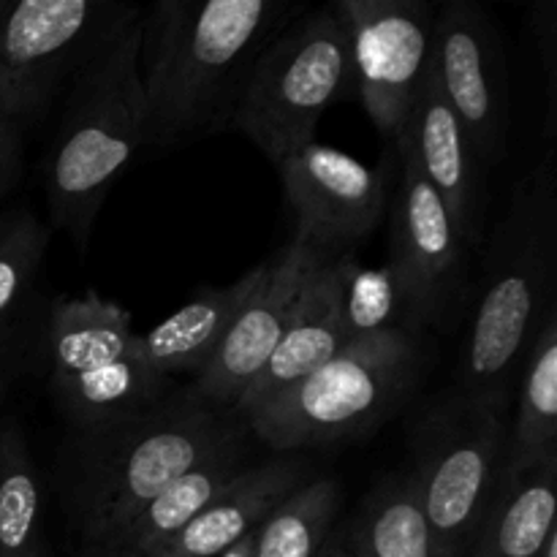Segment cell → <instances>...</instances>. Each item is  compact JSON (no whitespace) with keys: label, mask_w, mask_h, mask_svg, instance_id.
<instances>
[{"label":"cell","mask_w":557,"mask_h":557,"mask_svg":"<svg viewBox=\"0 0 557 557\" xmlns=\"http://www.w3.org/2000/svg\"><path fill=\"white\" fill-rule=\"evenodd\" d=\"M128 5L20 0L0 22V114L16 128L41 117Z\"/></svg>","instance_id":"obj_8"},{"label":"cell","mask_w":557,"mask_h":557,"mask_svg":"<svg viewBox=\"0 0 557 557\" xmlns=\"http://www.w3.org/2000/svg\"><path fill=\"white\" fill-rule=\"evenodd\" d=\"M0 406H3V403H0Z\"/></svg>","instance_id":"obj_36"},{"label":"cell","mask_w":557,"mask_h":557,"mask_svg":"<svg viewBox=\"0 0 557 557\" xmlns=\"http://www.w3.org/2000/svg\"><path fill=\"white\" fill-rule=\"evenodd\" d=\"M341 308L346 343L400 330L397 313L403 310V299L389 267L384 264L379 270H362L351 259L346 270V281H343Z\"/></svg>","instance_id":"obj_27"},{"label":"cell","mask_w":557,"mask_h":557,"mask_svg":"<svg viewBox=\"0 0 557 557\" xmlns=\"http://www.w3.org/2000/svg\"><path fill=\"white\" fill-rule=\"evenodd\" d=\"M248 455L250 444H239L201 460L188 473L174 479L158 498H152L107 549L150 555L174 533L183 531L194 517H199L250 466Z\"/></svg>","instance_id":"obj_21"},{"label":"cell","mask_w":557,"mask_h":557,"mask_svg":"<svg viewBox=\"0 0 557 557\" xmlns=\"http://www.w3.org/2000/svg\"><path fill=\"white\" fill-rule=\"evenodd\" d=\"M539 557H557V531L547 539V542H544V547H542V553H539Z\"/></svg>","instance_id":"obj_33"},{"label":"cell","mask_w":557,"mask_h":557,"mask_svg":"<svg viewBox=\"0 0 557 557\" xmlns=\"http://www.w3.org/2000/svg\"><path fill=\"white\" fill-rule=\"evenodd\" d=\"M343 536L351 557H435L428 520L408 476L375 484L357 522Z\"/></svg>","instance_id":"obj_24"},{"label":"cell","mask_w":557,"mask_h":557,"mask_svg":"<svg viewBox=\"0 0 557 557\" xmlns=\"http://www.w3.org/2000/svg\"><path fill=\"white\" fill-rule=\"evenodd\" d=\"M131 326L128 310L96 292L54 299L47 324L52 381L101 368L131 354L136 335Z\"/></svg>","instance_id":"obj_19"},{"label":"cell","mask_w":557,"mask_h":557,"mask_svg":"<svg viewBox=\"0 0 557 557\" xmlns=\"http://www.w3.org/2000/svg\"><path fill=\"white\" fill-rule=\"evenodd\" d=\"M531 25L536 33V52L544 69V96H547V117H544V136L555 139L557 134V3L542 0L533 5Z\"/></svg>","instance_id":"obj_28"},{"label":"cell","mask_w":557,"mask_h":557,"mask_svg":"<svg viewBox=\"0 0 557 557\" xmlns=\"http://www.w3.org/2000/svg\"><path fill=\"white\" fill-rule=\"evenodd\" d=\"M98 557H141L136 553H128V549H96Z\"/></svg>","instance_id":"obj_34"},{"label":"cell","mask_w":557,"mask_h":557,"mask_svg":"<svg viewBox=\"0 0 557 557\" xmlns=\"http://www.w3.org/2000/svg\"><path fill=\"white\" fill-rule=\"evenodd\" d=\"M52 228L27 207L0 212V351L16 354V330L47 256Z\"/></svg>","instance_id":"obj_26"},{"label":"cell","mask_w":557,"mask_h":557,"mask_svg":"<svg viewBox=\"0 0 557 557\" xmlns=\"http://www.w3.org/2000/svg\"><path fill=\"white\" fill-rule=\"evenodd\" d=\"M253 536L256 533H250V536H245L243 542H237L234 547H228L226 553H221L218 557H253Z\"/></svg>","instance_id":"obj_32"},{"label":"cell","mask_w":557,"mask_h":557,"mask_svg":"<svg viewBox=\"0 0 557 557\" xmlns=\"http://www.w3.org/2000/svg\"><path fill=\"white\" fill-rule=\"evenodd\" d=\"M250 438L234 408L212 406L194 389L169 392L125 419L71 430L60 455L65 511L82 542L107 549L174 479Z\"/></svg>","instance_id":"obj_1"},{"label":"cell","mask_w":557,"mask_h":557,"mask_svg":"<svg viewBox=\"0 0 557 557\" xmlns=\"http://www.w3.org/2000/svg\"><path fill=\"white\" fill-rule=\"evenodd\" d=\"M413 490L435 557H466L504 473L506 413L462 392L430 408L413 433Z\"/></svg>","instance_id":"obj_7"},{"label":"cell","mask_w":557,"mask_h":557,"mask_svg":"<svg viewBox=\"0 0 557 557\" xmlns=\"http://www.w3.org/2000/svg\"><path fill=\"white\" fill-rule=\"evenodd\" d=\"M22 177V128L0 114V201L16 188Z\"/></svg>","instance_id":"obj_29"},{"label":"cell","mask_w":557,"mask_h":557,"mask_svg":"<svg viewBox=\"0 0 557 557\" xmlns=\"http://www.w3.org/2000/svg\"><path fill=\"white\" fill-rule=\"evenodd\" d=\"M341 484L313 476L256 531L253 557H319L341 511Z\"/></svg>","instance_id":"obj_25"},{"label":"cell","mask_w":557,"mask_h":557,"mask_svg":"<svg viewBox=\"0 0 557 557\" xmlns=\"http://www.w3.org/2000/svg\"><path fill=\"white\" fill-rule=\"evenodd\" d=\"M557 172L553 150L511 190L484 259V281L462 351V395L506 413L511 386L555 310Z\"/></svg>","instance_id":"obj_3"},{"label":"cell","mask_w":557,"mask_h":557,"mask_svg":"<svg viewBox=\"0 0 557 557\" xmlns=\"http://www.w3.org/2000/svg\"><path fill=\"white\" fill-rule=\"evenodd\" d=\"M395 152L400 169L386 267L400 288L403 310L411 321L408 326L444 324L468 292V245L411 150L397 139Z\"/></svg>","instance_id":"obj_10"},{"label":"cell","mask_w":557,"mask_h":557,"mask_svg":"<svg viewBox=\"0 0 557 557\" xmlns=\"http://www.w3.org/2000/svg\"><path fill=\"white\" fill-rule=\"evenodd\" d=\"M557 460L520 473H500L468 547V557H539L555 528Z\"/></svg>","instance_id":"obj_18"},{"label":"cell","mask_w":557,"mask_h":557,"mask_svg":"<svg viewBox=\"0 0 557 557\" xmlns=\"http://www.w3.org/2000/svg\"><path fill=\"white\" fill-rule=\"evenodd\" d=\"M332 9L351 44L354 92L395 145L428 76L435 9L424 0H337Z\"/></svg>","instance_id":"obj_9"},{"label":"cell","mask_w":557,"mask_h":557,"mask_svg":"<svg viewBox=\"0 0 557 557\" xmlns=\"http://www.w3.org/2000/svg\"><path fill=\"white\" fill-rule=\"evenodd\" d=\"M520 392L506 428L504 473L557 460V308L544 319L520 368Z\"/></svg>","instance_id":"obj_20"},{"label":"cell","mask_w":557,"mask_h":557,"mask_svg":"<svg viewBox=\"0 0 557 557\" xmlns=\"http://www.w3.org/2000/svg\"><path fill=\"white\" fill-rule=\"evenodd\" d=\"M321 261H326L324 256L297 237L281 253L272 256L264 281L250 294L212 362L201 370V375H196V384L190 386L201 400L218 408L237 406L243 392L270 362L283 332L292 324L305 283Z\"/></svg>","instance_id":"obj_13"},{"label":"cell","mask_w":557,"mask_h":557,"mask_svg":"<svg viewBox=\"0 0 557 557\" xmlns=\"http://www.w3.org/2000/svg\"><path fill=\"white\" fill-rule=\"evenodd\" d=\"M297 215V234L324 259L351 256L384 221L392 161L364 166L348 152L308 141L275 163Z\"/></svg>","instance_id":"obj_11"},{"label":"cell","mask_w":557,"mask_h":557,"mask_svg":"<svg viewBox=\"0 0 557 557\" xmlns=\"http://www.w3.org/2000/svg\"><path fill=\"white\" fill-rule=\"evenodd\" d=\"M430 69L479 169L498 166L509 134V87L498 27L482 5L449 0L435 14Z\"/></svg>","instance_id":"obj_12"},{"label":"cell","mask_w":557,"mask_h":557,"mask_svg":"<svg viewBox=\"0 0 557 557\" xmlns=\"http://www.w3.org/2000/svg\"><path fill=\"white\" fill-rule=\"evenodd\" d=\"M9 9H11V0H0V22H3V16L9 14Z\"/></svg>","instance_id":"obj_35"},{"label":"cell","mask_w":557,"mask_h":557,"mask_svg":"<svg viewBox=\"0 0 557 557\" xmlns=\"http://www.w3.org/2000/svg\"><path fill=\"white\" fill-rule=\"evenodd\" d=\"M424 346L417 332H381L346 343L319 370L248 413L250 435L277 455L362 438L411 397L422 379Z\"/></svg>","instance_id":"obj_5"},{"label":"cell","mask_w":557,"mask_h":557,"mask_svg":"<svg viewBox=\"0 0 557 557\" xmlns=\"http://www.w3.org/2000/svg\"><path fill=\"white\" fill-rule=\"evenodd\" d=\"M397 139L417 158L422 174L444 201L462 243L476 248L484 237V172L435 82L433 69H428Z\"/></svg>","instance_id":"obj_14"},{"label":"cell","mask_w":557,"mask_h":557,"mask_svg":"<svg viewBox=\"0 0 557 557\" xmlns=\"http://www.w3.org/2000/svg\"><path fill=\"white\" fill-rule=\"evenodd\" d=\"M44 482L16 419L0 422V557H49Z\"/></svg>","instance_id":"obj_23"},{"label":"cell","mask_w":557,"mask_h":557,"mask_svg":"<svg viewBox=\"0 0 557 557\" xmlns=\"http://www.w3.org/2000/svg\"><path fill=\"white\" fill-rule=\"evenodd\" d=\"M354 90L351 44L332 5L288 22L250 69L232 131L272 163L315 139L321 117Z\"/></svg>","instance_id":"obj_6"},{"label":"cell","mask_w":557,"mask_h":557,"mask_svg":"<svg viewBox=\"0 0 557 557\" xmlns=\"http://www.w3.org/2000/svg\"><path fill=\"white\" fill-rule=\"evenodd\" d=\"M310 479L308 462L294 455L248 466L199 517L147 557H218L259 531L261 522Z\"/></svg>","instance_id":"obj_16"},{"label":"cell","mask_w":557,"mask_h":557,"mask_svg":"<svg viewBox=\"0 0 557 557\" xmlns=\"http://www.w3.org/2000/svg\"><path fill=\"white\" fill-rule=\"evenodd\" d=\"M169 389H172V379L141 362L134 354H125L101 368L52 381L54 400L63 417L69 419L71 430L96 428V424L145 411L166 397Z\"/></svg>","instance_id":"obj_22"},{"label":"cell","mask_w":557,"mask_h":557,"mask_svg":"<svg viewBox=\"0 0 557 557\" xmlns=\"http://www.w3.org/2000/svg\"><path fill=\"white\" fill-rule=\"evenodd\" d=\"M141 38L145 11L128 5L71 79L63 117L44 161L49 228H63L76 248H85L109 190L145 147Z\"/></svg>","instance_id":"obj_4"},{"label":"cell","mask_w":557,"mask_h":557,"mask_svg":"<svg viewBox=\"0 0 557 557\" xmlns=\"http://www.w3.org/2000/svg\"><path fill=\"white\" fill-rule=\"evenodd\" d=\"M14 364H16V357H14V354L0 351V403H3L5 389H9L11 375H14Z\"/></svg>","instance_id":"obj_30"},{"label":"cell","mask_w":557,"mask_h":557,"mask_svg":"<svg viewBox=\"0 0 557 557\" xmlns=\"http://www.w3.org/2000/svg\"><path fill=\"white\" fill-rule=\"evenodd\" d=\"M267 264L253 267L234 283L221 288H201L169 319L152 326L145 335H134L131 354L161 370L169 379L177 373L201 375L232 330L234 319L248 302L250 294L264 281Z\"/></svg>","instance_id":"obj_17"},{"label":"cell","mask_w":557,"mask_h":557,"mask_svg":"<svg viewBox=\"0 0 557 557\" xmlns=\"http://www.w3.org/2000/svg\"><path fill=\"white\" fill-rule=\"evenodd\" d=\"M354 256L321 261L313 275L305 283L299 294L297 310L292 315V324L283 332L281 343L272 351L270 362L264 364L253 384L243 392L234 411L239 417L259 411L261 406L272 403L308 379L313 370L330 362L343 346H346V332H343V281Z\"/></svg>","instance_id":"obj_15"},{"label":"cell","mask_w":557,"mask_h":557,"mask_svg":"<svg viewBox=\"0 0 557 557\" xmlns=\"http://www.w3.org/2000/svg\"><path fill=\"white\" fill-rule=\"evenodd\" d=\"M294 11L277 0H161L145 14V147L172 150L232 128L256 58Z\"/></svg>","instance_id":"obj_2"},{"label":"cell","mask_w":557,"mask_h":557,"mask_svg":"<svg viewBox=\"0 0 557 557\" xmlns=\"http://www.w3.org/2000/svg\"><path fill=\"white\" fill-rule=\"evenodd\" d=\"M319 557H351V549H348L346 536H335V533H332V536L326 539L324 547H321Z\"/></svg>","instance_id":"obj_31"}]
</instances>
